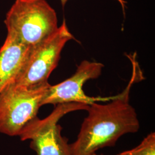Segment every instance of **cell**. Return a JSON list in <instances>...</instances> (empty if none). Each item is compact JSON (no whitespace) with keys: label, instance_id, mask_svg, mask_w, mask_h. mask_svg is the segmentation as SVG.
<instances>
[{"label":"cell","instance_id":"1","mask_svg":"<svg viewBox=\"0 0 155 155\" xmlns=\"http://www.w3.org/2000/svg\"><path fill=\"white\" fill-rule=\"evenodd\" d=\"M136 68L127 86L106 104L89 105L88 115L82 124L76 141L70 144L71 155H93L106 147H113L127 133H136L140 123L134 108L129 102L132 86L138 81Z\"/></svg>","mask_w":155,"mask_h":155},{"label":"cell","instance_id":"2","mask_svg":"<svg viewBox=\"0 0 155 155\" xmlns=\"http://www.w3.org/2000/svg\"><path fill=\"white\" fill-rule=\"evenodd\" d=\"M8 35L32 47L59 27L55 11L45 0H16L6 15Z\"/></svg>","mask_w":155,"mask_h":155},{"label":"cell","instance_id":"3","mask_svg":"<svg viewBox=\"0 0 155 155\" xmlns=\"http://www.w3.org/2000/svg\"><path fill=\"white\" fill-rule=\"evenodd\" d=\"M47 83L35 86L14 83L0 92V133L19 136L25 126L37 117L46 91Z\"/></svg>","mask_w":155,"mask_h":155},{"label":"cell","instance_id":"4","mask_svg":"<svg viewBox=\"0 0 155 155\" xmlns=\"http://www.w3.org/2000/svg\"><path fill=\"white\" fill-rule=\"evenodd\" d=\"M74 39L65 20L48 38L32 47L14 84L35 86L48 82L67 43Z\"/></svg>","mask_w":155,"mask_h":155},{"label":"cell","instance_id":"5","mask_svg":"<svg viewBox=\"0 0 155 155\" xmlns=\"http://www.w3.org/2000/svg\"><path fill=\"white\" fill-rule=\"evenodd\" d=\"M89 105L77 103L56 105L49 116L44 119L33 118L23 128L18 136L22 141L30 140V147L37 155H71L70 144L61 136V127L58 124L67 114L85 110Z\"/></svg>","mask_w":155,"mask_h":155},{"label":"cell","instance_id":"6","mask_svg":"<svg viewBox=\"0 0 155 155\" xmlns=\"http://www.w3.org/2000/svg\"><path fill=\"white\" fill-rule=\"evenodd\" d=\"M104 68L100 62L83 61L78 67L75 74L65 81L55 85H50L42 101V106L58 105L66 103H77L90 105L95 102H107L110 97H92L84 93V84L90 79L99 77Z\"/></svg>","mask_w":155,"mask_h":155},{"label":"cell","instance_id":"7","mask_svg":"<svg viewBox=\"0 0 155 155\" xmlns=\"http://www.w3.org/2000/svg\"><path fill=\"white\" fill-rule=\"evenodd\" d=\"M31 48L7 35L0 48V92L15 82L27 60Z\"/></svg>","mask_w":155,"mask_h":155},{"label":"cell","instance_id":"8","mask_svg":"<svg viewBox=\"0 0 155 155\" xmlns=\"http://www.w3.org/2000/svg\"><path fill=\"white\" fill-rule=\"evenodd\" d=\"M129 151L132 155H155V132L150 133L138 146Z\"/></svg>","mask_w":155,"mask_h":155},{"label":"cell","instance_id":"9","mask_svg":"<svg viewBox=\"0 0 155 155\" xmlns=\"http://www.w3.org/2000/svg\"><path fill=\"white\" fill-rule=\"evenodd\" d=\"M61 1V5L63 7H64V6L66 5L67 2H68V0H60ZM118 2L120 3V4L122 6V8H125V3L126 2L124 0H117Z\"/></svg>","mask_w":155,"mask_h":155},{"label":"cell","instance_id":"10","mask_svg":"<svg viewBox=\"0 0 155 155\" xmlns=\"http://www.w3.org/2000/svg\"><path fill=\"white\" fill-rule=\"evenodd\" d=\"M97 155L96 153H94V155ZM132 155L130 152H129V150H127V151H124V152H123L122 153H120V154H118V155Z\"/></svg>","mask_w":155,"mask_h":155}]
</instances>
